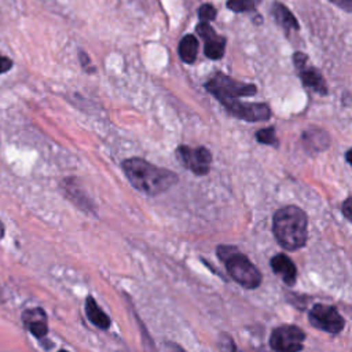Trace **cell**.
<instances>
[{"mask_svg": "<svg viewBox=\"0 0 352 352\" xmlns=\"http://www.w3.org/2000/svg\"><path fill=\"white\" fill-rule=\"evenodd\" d=\"M129 184L147 196H160L179 182L175 172L160 168L143 158H128L121 162Z\"/></svg>", "mask_w": 352, "mask_h": 352, "instance_id": "1", "label": "cell"}, {"mask_svg": "<svg viewBox=\"0 0 352 352\" xmlns=\"http://www.w3.org/2000/svg\"><path fill=\"white\" fill-rule=\"evenodd\" d=\"M273 233L284 249H301L308 238V218L305 212L294 205L278 210L273 219Z\"/></svg>", "mask_w": 352, "mask_h": 352, "instance_id": "2", "label": "cell"}, {"mask_svg": "<svg viewBox=\"0 0 352 352\" xmlns=\"http://www.w3.org/2000/svg\"><path fill=\"white\" fill-rule=\"evenodd\" d=\"M218 256L225 263L229 275L245 289H256L262 285V274L256 266L236 247H218Z\"/></svg>", "mask_w": 352, "mask_h": 352, "instance_id": "3", "label": "cell"}, {"mask_svg": "<svg viewBox=\"0 0 352 352\" xmlns=\"http://www.w3.org/2000/svg\"><path fill=\"white\" fill-rule=\"evenodd\" d=\"M205 88L222 105L230 101H238L241 97H252L257 92L256 86L237 81L223 73H216L207 84Z\"/></svg>", "mask_w": 352, "mask_h": 352, "instance_id": "4", "label": "cell"}, {"mask_svg": "<svg viewBox=\"0 0 352 352\" xmlns=\"http://www.w3.org/2000/svg\"><path fill=\"white\" fill-rule=\"evenodd\" d=\"M308 319L314 327L330 334H338L345 326L337 308L326 304H315L308 312Z\"/></svg>", "mask_w": 352, "mask_h": 352, "instance_id": "5", "label": "cell"}, {"mask_svg": "<svg viewBox=\"0 0 352 352\" xmlns=\"http://www.w3.org/2000/svg\"><path fill=\"white\" fill-rule=\"evenodd\" d=\"M305 333L293 325H285L274 329L270 337V347L279 352H297L303 349Z\"/></svg>", "mask_w": 352, "mask_h": 352, "instance_id": "6", "label": "cell"}, {"mask_svg": "<svg viewBox=\"0 0 352 352\" xmlns=\"http://www.w3.org/2000/svg\"><path fill=\"white\" fill-rule=\"evenodd\" d=\"M176 154H178L184 166L190 169L193 173L203 176L210 172L212 154L207 147L200 146V147L192 149L188 146H179Z\"/></svg>", "mask_w": 352, "mask_h": 352, "instance_id": "7", "label": "cell"}, {"mask_svg": "<svg viewBox=\"0 0 352 352\" xmlns=\"http://www.w3.org/2000/svg\"><path fill=\"white\" fill-rule=\"evenodd\" d=\"M293 62H294L296 71L299 72L301 83L307 88H310L314 92L320 94V95L327 94V84H326L323 76L320 75V72L318 69L308 65V57L305 54L296 53L293 55Z\"/></svg>", "mask_w": 352, "mask_h": 352, "instance_id": "8", "label": "cell"}, {"mask_svg": "<svg viewBox=\"0 0 352 352\" xmlns=\"http://www.w3.org/2000/svg\"><path fill=\"white\" fill-rule=\"evenodd\" d=\"M234 117L248 123L267 121L271 117V109L267 103H248L240 101H230L223 105Z\"/></svg>", "mask_w": 352, "mask_h": 352, "instance_id": "9", "label": "cell"}, {"mask_svg": "<svg viewBox=\"0 0 352 352\" xmlns=\"http://www.w3.org/2000/svg\"><path fill=\"white\" fill-rule=\"evenodd\" d=\"M197 34L204 40V53L210 60L218 61L225 55L226 51V39L219 36L210 23H203L197 25Z\"/></svg>", "mask_w": 352, "mask_h": 352, "instance_id": "10", "label": "cell"}, {"mask_svg": "<svg viewBox=\"0 0 352 352\" xmlns=\"http://www.w3.org/2000/svg\"><path fill=\"white\" fill-rule=\"evenodd\" d=\"M23 322L25 327L39 340L45 338L49 333V325H47V314L43 308H29L23 312Z\"/></svg>", "mask_w": 352, "mask_h": 352, "instance_id": "11", "label": "cell"}, {"mask_svg": "<svg viewBox=\"0 0 352 352\" xmlns=\"http://www.w3.org/2000/svg\"><path fill=\"white\" fill-rule=\"evenodd\" d=\"M271 270L281 277V279L288 285V286H293L297 281V268L293 264V262L284 253L281 255H275L271 262Z\"/></svg>", "mask_w": 352, "mask_h": 352, "instance_id": "12", "label": "cell"}, {"mask_svg": "<svg viewBox=\"0 0 352 352\" xmlns=\"http://www.w3.org/2000/svg\"><path fill=\"white\" fill-rule=\"evenodd\" d=\"M303 144L307 151L311 153H318L323 151L329 147L330 144V138L323 129H307L303 134Z\"/></svg>", "mask_w": 352, "mask_h": 352, "instance_id": "13", "label": "cell"}, {"mask_svg": "<svg viewBox=\"0 0 352 352\" xmlns=\"http://www.w3.org/2000/svg\"><path fill=\"white\" fill-rule=\"evenodd\" d=\"M271 14L278 25H281L286 32L299 31V23L292 14V12L279 2H275L271 9Z\"/></svg>", "mask_w": 352, "mask_h": 352, "instance_id": "14", "label": "cell"}, {"mask_svg": "<svg viewBox=\"0 0 352 352\" xmlns=\"http://www.w3.org/2000/svg\"><path fill=\"white\" fill-rule=\"evenodd\" d=\"M86 312L90 322L94 323L97 327L102 330H108L110 327V318L99 308L92 296H88L86 299Z\"/></svg>", "mask_w": 352, "mask_h": 352, "instance_id": "15", "label": "cell"}, {"mask_svg": "<svg viewBox=\"0 0 352 352\" xmlns=\"http://www.w3.org/2000/svg\"><path fill=\"white\" fill-rule=\"evenodd\" d=\"M199 54V40L193 35L185 36L179 43V57L186 64H194Z\"/></svg>", "mask_w": 352, "mask_h": 352, "instance_id": "16", "label": "cell"}, {"mask_svg": "<svg viewBox=\"0 0 352 352\" xmlns=\"http://www.w3.org/2000/svg\"><path fill=\"white\" fill-rule=\"evenodd\" d=\"M262 0H227V8L234 13L253 12Z\"/></svg>", "mask_w": 352, "mask_h": 352, "instance_id": "17", "label": "cell"}, {"mask_svg": "<svg viewBox=\"0 0 352 352\" xmlns=\"http://www.w3.org/2000/svg\"><path fill=\"white\" fill-rule=\"evenodd\" d=\"M256 139L260 143L267 144V146H273V147H278L279 146V140L275 136V128L274 127H268V128L257 131Z\"/></svg>", "mask_w": 352, "mask_h": 352, "instance_id": "18", "label": "cell"}, {"mask_svg": "<svg viewBox=\"0 0 352 352\" xmlns=\"http://www.w3.org/2000/svg\"><path fill=\"white\" fill-rule=\"evenodd\" d=\"M216 9L212 6V5H203L200 9H199V17L203 23H210V21H214L216 18Z\"/></svg>", "mask_w": 352, "mask_h": 352, "instance_id": "19", "label": "cell"}, {"mask_svg": "<svg viewBox=\"0 0 352 352\" xmlns=\"http://www.w3.org/2000/svg\"><path fill=\"white\" fill-rule=\"evenodd\" d=\"M13 68V61L5 55L0 54V75L9 72Z\"/></svg>", "mask_w": 352, "mask_h": 352, "instance_id": "20", "label": "cell"}, {"mask_svg": "<svg viewBox=\"0 0 352 352\" xmlns=\"http://www.w3.org/2000/svg\"><path fill=\"white\" fill-rule=\"evenodd\" d=\"M331 3H334L337 8L345 10L347 13L352 12V0H330Z\"/></svg>", "mask_w": 352, "mask_h": 352, "instance_id": "21", "label": "cell"}, {"mask_svg": "<svg viewBox=\"0 0 352 352\" xmlns=\"http://www.w3.org/2000/svg\"><path fill=\"white\" fill-rule=\"evenodd\" d=\"M351 197H348L344 204H342V212H344V216L351 222L352 221V215H351Z\"/></svg>", "mask_w": 352, "mask_h": 352, "instance_id": "22", "label": "cell"}, {"mask_svg": "<svg viewBox=\"0 0 352 352\" xmlns=\"http://www.w3.org/2000/svg\"><path fill=\"white\" fill-rule=\"evenodd\" d=\"M5 237V227H3V223L0 222V240H2Z\"/></svg>", "mask_w": 352, "mask_h": 352, "instance_id": "23", "label": "cell"}]
</instances>
